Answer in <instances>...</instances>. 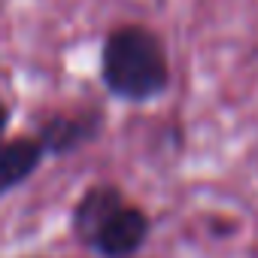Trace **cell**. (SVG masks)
Listing matches in <instances>:
<instances>
[{
	"mask_svg": "<svg viewBox=\"0 0 258 258\" xmlns=\"http://www.w3.org/2000/svg\"><path fill=\"white\" fill-rule=\"evenodd\" d=\"M100 82L121 103H149L170 88L164 40L146 25H118L100 46Z\"/></svg>",
	"mask_w": 258,
	"mask_h": 258,
	"instance_id": "cell-1",
	"label": "cell"
},
{
	"mask_svg": "<svg viewBox=\"0 0 258 258\" xmlns=\"http://www.w3.org/2000/svg\"><path fill=\"white\" fill-rule=\"evenodd\" d=\"M152 231V219L143 207L137 204H118L94 231L85 249L97 252L100 258H131L137 255Z\"/></svg>",
	"mask_w": 258,
	"mask_h": 258,
	"instance_id": "cell-2",
	"label": "cell"
},
{
	"mask_svg": "<svg viewBox=\"0 0 258 258\" xmlns=\"http://www.w3.org/2000/svg\"><path fill=\"white\" fill-rule=\"evenodd\" d=\"M103 131V112L100 109H79V112H55L49 115L40 131H37V140L49 155H73L76 149L94 143Z\"/></svg>",
	"mask_w": 258,
	"mask_h": 258,
	"instance_id": "cell-3",
	"label": "cell"
},
{
	"mask_svg": "<svg viewBox=\"0 0 258 258\" xmlns=\"http://www.w3.org/2000/svg\"><path fill=\"white\" fill-rule=\"evenodd\" d=\"M124 204V195L115 182H97L91 188H85L79 195V201L73 204V213H70V231L76 237V243L88 246V240L94 237L97 225L118 207Z\"/></svg>",
	"mask_w": 258,
	"mask_h": 258,
	"instance_id": "cell-4",
	"label": "cell"
},
{
	"mask_svg": "<svg viewBox=\"0 0 258 258\" xmlns=\"http://www.w3.org/2000/svg\"><path fill=\"white\" fill-rule=\"evenodd\" d=\"M43 158H46V152L37 137L0 140V198L19 188L22 182H28L40 170Z\"/></svg>",
	"mask_w": 258,
	"mask_h": 258,
	"instance_id": "cell-5",
	"label": "cell"
},
{
	"mask_svg": "<svg viewBox=\"0 0 258 258\" xmlns=\"http://www.w3.org/2000/svg\"><path fill=\"white\" fill-rule=\"evenodd\" d=\"M7 127H10V106L4 103V97H0V140H4Z\"/></svg>",
	"mask_w": 258,
	"mask_h": 258,
	"instance_id": "cell-6",
	"label": "cell"
}]
</instances>
